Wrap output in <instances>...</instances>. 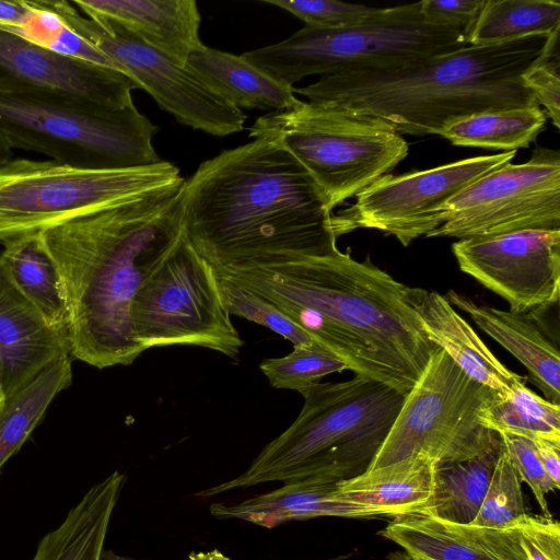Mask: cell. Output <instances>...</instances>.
<instances>
[{
  "label": "cell",
  "instance_id": "obj_1",
  "mask_svg": "<svg viewBox=\"0 0 560 560\" xmlns=\"http://www.w3.org/2000/svg\"><path fill=\"white\" fill-rule=\"evenodd\" d=\"M279 307L319 346L407 395L436 348L416 304L425 290L397 281L349 250L214 269Z\"/></svg>",
  "mask_w": 560,
  "mask_h": 560
},
{
  "label": "cell",
  "instance_id": "obj_2",
  "mask_svg": "<svg viewBox=\"0 0 560 560\" xmlns=\"http://www.w3.org/2000/svg\"><path fill=\"white\" fill-rule=\"evenodd\" d=\"M184 182L39 233L62 279L71 358L105 369L129 365L144 351L132 305L183 235Z\"/></svg>",
  "mask_w": 560,
  "mask_h": 560
},
{
  "label": "cell",
  "instance_id": "obj_3",
  "mask_svg": "<svg viewBox=\"0 0 560 560\" xmlns=\"http://www.w3.org/2000/svg\"><path fill=\"white\" fill-rule=\"evenodd\" d=\"M331 217L307 171L267 138L203 161L183 184V233L214 269L329 255Z\"/></svg>",
  "mask_w": 560,
  "mask_h": 560
},
{
  "label": "cell",
  "instance_id": "obj_4",
  "mask_svg": "<svg viewBox=\"0 0 560 560\" xmlns=\"http://www.w3.org/2000/svg\"><path fill=\"white\" fill-rule=\"evenodd\" d=\"M546 39L467 45L397 70L320 77L293 91L313 104L375 117L401 136L440 135L468 115L539 106L522 75Z\"/></svg>",
  "mask_w": 560,
  "mask_h": 560
},
{
  "label": "cell",
  "instance_id": "obj_5",
  "mask_svg": "<svg viewBox=\"0 0 560 560\" xmlns=\"http://www.w3.org/2000/svg\"><path fill=\"white\" fill-rule=\"evenodd\" d=\"M301 395L304 404L296 419L244 472L196 495L211 498L307 477L336 483L353 478L370 467L405 399L401 393L362 374L337 383L319 382Z\"/></svg>",
  "mask_w": 560,
  "mask_h": 560
},
{
  "label": "cell",
  "instance_id": "obj_6",
  "mask_svg": "<svg viewBox=\"0 0 560 560\" xmlns=\"http://www.w3.org/2000/svg\"><path fill=\"white\" fill-rule=\"evenodd\" d=\"M465 46L464 28L427 20L416 2L392 7L372 23L342 28L304 25L279 43L242 56L293 88L308 75L397 70Z\"/></svg>",
  "mask_w": 560,
  "mask_h": 560
},
{
  "label": "cell",
  "instance_id": "obj_7",
  "mask_svg": "<svg viewBox=\"0 0 560 560\" xmlns=\"http://www.w3.org/2000/svg\"><path fill=\"white\" fill-rule=\"evenodd\" d=\"M248 130L252 139L282 144L311 175L331 211L389 174L409 151L404 137L375 117L301 100L257 118Z\"/></svg>",
  "mask_w": 560,
  "mask_h": 560
},
{
  "label": "cell",
  "instance_id": "obj_8",
  "mask_svg": "<svg viewBox=\"0 0 560 560\" xmlns=\"http://www.w3.org/2000/svg\"><path fill=\"white\" fill-rule=\"evenodd\" d=\"M185 180L171 162L92 168L52 160L0 163V244Z\"/></svg>",
  "mask_w": 560,
  "mask_h": 560
},
{
  "label": "cell",
  "instance_id": "obj_9",
  "mask_svg": "<svg viewBox=\"0 0 560 560\" xmlns=\"http://www.w3.org/2000/svg\"><path fill=\"white\" fill-rule=\"evenodd\" d=\"M158 127L136 105L93 112L0 93V137L13 149L92 168H127L162 161Z\"/></svg>",
  "mask_w": 560,
  "mask_h": 560
},
{
  "label": "cell",
  "instance_id": "obj_10",
  "mask_svg": "<svg viewBox=\"0 0 560 560\" xmlns=\"http://www.w3.org/2000/svg\"><path fill=\"white\" fill-rule=\"evenodd\" d=\"M494 392L469 378L439 347L405 396L401 408L368 469L424 453L438 462L465 460L502 442L479 420ZM366 469V470H368Z\"/></svg>",
  "mask_w": 560,
  "mask_h": 560
},
{
  "label": "cell",
  "instance_id": "obj_11",
  "mask_svg": "<svg viewBox=\"0 0 560 560\" xmlns=\"http://www.w3.org/2000/svg\"><path fill=\"white\" fill-rule=\"evenodd\" d=\"M230 316L214 268L184 233L139 290L131 313L144 351L186 345L235 358L244 341Z\"/></svg>",
  "mask_w": 560,
  "mask_h": 560
},
{
  "label": "cell",
  "instance_id": "obj_12",
  "mask_svg": "<svg viewBox=\"0 0 560 560\" xmlns=\"http://www.w3.org/2000/svg\"><path fill=\"white\" fill-rule=\"evenodd\" d=\"M103 52L117 71L149 93L177 122L211 136L243 131L246 115L207 88L186 67L130 35L82 15L71 1L35 0Z\"/></svg>",
  "mask_w": 560,
  "mask_h": 560
},
{
  "label": "cell",
  "instance_id": "obj_13",
  "mask_svg": "<svg viewBox=\"0 0 560 560\" xmlns=\"http://www.w3.org/2000/svg\"><path fill=\"white\" fill-rule=\"evenodd\" d=\"M442 225L427 237L458 240L523 230H560V153L537 147L478 178L441 209Z\"/></svg>",
  "mask_w": 560,
  "mask_h": 560
},
{
  "label": "cell",
  "instance_id": "obj_14",
  "mask_svg": "<svg viewBox=\"0 0 560 560\" xmlns=\"http://www.w3.org/2000/svg\"><path fill=\"white\" fill-rule=\"evenodd\" d=\"M516 151L462 159L424 171L387 174L331 217L337 238L358 229H373L408 246L442 225V207L483 175L510 163Z\"/></svg>",
  "mask_w": 560,
  "mask_h": 560
},
{
  "label": "cell",
  "instance_id": "obj_15",
  "mask_svg": "<svg viewBox=\"0 0 560 560\" xmlns=\"http://www.w3.org/2000/svg\"><path fill=\"white\" fill-rule=\"evenodd\" d=\"M133 82L120 71L60 55L0 28V93L93 112L135 105Z\"/></svg>",
  "mask_w": 560,
  "mask_h": 560
},
{
  "label": "cell",
  "instance_id": "obj_16",
  "mask_svg": "<svg viewBox=\"0 0 560 560\" xmlns=\"http://www.w3.org/2000/svg\"><path fill=\"white\" fill-rule=\"evenodd\" d=\"M459 269L504 299L510 311L548 310L560 298V230H523L458 240Z\"/></svg>",
  "mask_w": 560,
  "mask_h": 560
},
{
  "label": "cell",
  "instance_id": "obj_17",
  "mask_svg": "<svg viewBox=\"0 0 560 560\" xmlns=\"http://www.w3.org/2000/svg\"><path fill=\"white\" fill-rule=\"evenodd\" d=\"M69 355L67 336L52 328L21 292L0 259V362L7 398L51 362Z\"/></svg>",
  "mask_w": 560,
  "mask_h": 560
},
{
  "label": "cell",
  "instance_id": "obj_18",
  "mask_svg": "<svg viewBox=\"0 0 560 560\" xmlns=\"http://www.w3.org/2000/svg\"><path fill=\"white\" fill-rule=\"evenodd\" d=\"M85 16L113 26L186 66L201 45L195 0H73Z\"/></svg>",
  "mask_w": 560,
  "mask_h": 560
},
{
  "label": "cell",
  "instance_id": "obj_19",
  "mask_svg": "<svg viewBox=\"0 0 560 560\" xmlns=\"http://www.w3.org/2000/svg\"><path fill=\"white\" fill-rule=\"evenodd\" d=\"M381 535L417 560H527L515 527L494 529L410 514L395 517Z\"/></svg>",
  "mask_w": 560,
  "mask_h": 560
},
{
  "label": "cell",
  "instance_id": "obj_20",
  "mask_svg": "<svg viewBox=\"0 0 560 560\" xmlns=\"http://www.w3.org/2000/svg\"><path fill=\"white\" fill-rule=\"evenodd\" d=\"M444 296L526 368L545 399L560 405L559 348L542 322L541 311H503L486 303H476L453 290Z\"/></svg>",
  "mask_w": 560,
  "mask_h": 560
},
{
  "label": "cell",
  "instance_id": "obj_21",
  "mask_svg": "<svg viewBox=\"0 0 560 560\" xmlns=\"http://www.w3.org/2000/svg\"><path fill=\"white\" fill-rule=\"evenodd\" d=\"M337 483L314 477L291 480L276 490L257 494L238 503H212L209 511L215 518H238L266 528L322 516L350 518L380 516L372 509L341 498L337 492Z\"/></svg>",
  "mask_w": 560,
  "mask_h": 560
},
{
  "label": "cell",
  "instance_id": "obj_22",
  "mask_svg": "<svg viewBox=\"0 0 560 560\" xmlns=\"http://www.w3.org/2000/svg\"><path fill=\"white\" fill-rule=\"evenodd\" d=\"M416 311L430 341L472 381L499 395L526 383L527 377L508 369L444 295L425 290Z\"/></svg>",
  "mask_w": 560,
  "mask_h": 560
},
{
  "label": "cell",
  "instance_id": "obj_23",
  "mask_svg": "<svg viewBox=\"0 0 560 560\" xmlns=\"http://www.w3.org/2000/svg\"><path fill=\"white\" fill-rule=\"evenodd\" d=\"M436 464L435 458L415 453L339 481L337 492L349 502L374 510L380 516L418 514L432 495Z\"/></svg>",
  "mask_w": 560,
  "mask_h": 560
},
{
  "label": "cell",
  "instance_id": "obj_24",
  "mask_svg": "<svg viewBox=\"0 0 560 560\" xmlns=\"http://www.w3.org/2000/svg\"><path fill=\"white\" fill-rule=\"evenodd\" d=\"M185 67L213 93L241 110L276 112L300 102L294 86L273 79L242 55L201 44L190 52Z\"/></svg>",
  "mask_w": 560,
  "mask_h": 560
},
{
  "label": "cell",
  "instance_id": "obj_25",
  "mask_svg": "<svg viewBox=\"0 0 560 560\" xmlns=\"http://www.w3.org/2000/svg\"><path fill=\"white\" fill-rule=\"evenodd\" d=\"M125 476L114 471L90 488L65 521L38 544L32 560H102Z\"/></svg>",
  "mask_w": 560,
  "mask_h": 560
},
{
  "label": "cell",
  "instance_id": "obj_26",
  "mask_svg": "<svg viewBox=\"0 0 560 560\" xmlns=\"http://www.w3.org/2000/svg\"><path fill=\"white\" fill-rule=\"evenodd\" d=\"M0 259L45 320L67 336L68 308L62 279L39 234L4 243Z\"/></svg>",
  "mask_w": 560,
  "mask_h": 560
},
{
  "label": "cell",
  "instance_id": "obj_27",
  "mask_svg": "<svg viewBox=\"0 0 560 560\" xmlns=\"http://www.w3.org/2000/svg\"><path fill=\"white\" fill-rule=\"evenodd\" d=\"M502 442L478 456L438 462L431 498L418 514L471 524L486 495Z\"/></svg>",
  "mask_w": 560,
  "mask_h": 560
},
{
  "label": "cell",
  "instance_id": "obj_28",
  "mask_svg": "<svg viewBox=\"0 0 560 560\" xmlns=\"http://www.w3.org/2000/svg\"><path fill=\"white\" fill-rule=\"evenodd\" d=\"M547 115L539 106L486 110L448 122L440 136L452 144L488 150L527 148L545 129Z\"/></svg>",
  "mask_w": 560,
  "mask_h": 560
},
{
  "label": "cell",
  "instance_id": "obj_29",
  "mask_svg": "<svg viewBox=\"0 0 560 560\" xmlns=\"http://www.w3.org/2000/svg\"><path fill=\"white\" fill-rule=\"evenodd\" d=\"M71 357L43 369L24 388L7 398L0 413V471L28 439L52 399L71 384Z\"/></svg>",
  "mask_w": 560,
  "mask_h": 560
},
{
  "label": "cell",
  "instance_id": "obj_30",
  "mask_svg": "<svg viewBox=\"0 0 560 560\" xmlns=\"http://www.w3.org/2000/svg\"><path fill=\"white\" fill-rule=\"evenodd\" d=\"M560 28V3L552 0H485L466 33L467 45L487 46Z\"/></svg>",
  "mask_w": 560,
  "mask_h": 560
},
{
  "label": "cell",
  "instance_id": "obj_31",
  "mask_svg": "<svg viewBox=\"0 0 560 560\" xmlns=\"http://www.w3.org/2000/svg\"><path fill=\"white\" fill-rule=\"evenodd\" d=\"M479 420L499 434L560 442V405L538 396L526 383L505 395L494 393L482 407Z\"/></svg>",
  "mask_w": 560,
  "mask_h": 560
},
{
  "label": "cell",
  "instance_id": "obj_32",
  "mask_svg": "<svg viewBox=\"0 0 560 560\" xmlns=\"http://www.w3.org/2000/svg\"><path fill=\"white\" fill-rule=\"evenodd\" d=\"M259 369L272 387L300 394L326 375L350 370L340 358L318 345L293 346L283 357L262 360Z\"/></svg>",
  "mask_w": 560,
  "mask_h": 560
},
{
  "label": "cell",
  "instance_id": "obj_33",
  "mask_svg": "<svg viewBox=\"0 0 560 560\" xmlns=\"http://www.w3.org/2000/svg\"><path fill=\"white\" fill-rule=\"evenodd\" d=\"M26 3L32 13L25 23L0 28L60 55L116 70L110 59L68 28L52 12L38 7L34 1Z\"/></svg>",
  "mask_w": 560,
  "mask_h": 560
},
{
  "label": "cell",
  "instance_id": "obj_34",
  "mask_svg": "<svg viewBox=\"0 0 560 560\" xmlns=\"http://www.w3.org/2000/svg\"><path fill=\"white\" fill-rule=\"evenodd\" d=\"M526 514L521 480L502 443L486 495L471 524L487 528L510 529L514 528Z\"/></svg>",
  "mask_w": 560,
  "mask_h": 560
},
{
  "label": "cell",
  "instance_id": "obj_35",
  "mask_svg": "<svg viewBox=\"0 0 560 560\" xmlns=\"http://www.w3.org/2000/svg\"><path fill=\"white\" fill-rule=\"evenodd\" d=\"M218 280L223 303L230 315L261 325L289 340L293 346L318 345L264 296L223 278L218 277Z\"/></svg>",
  "mask_w": 560,
  "mask_h": 560
},
{
  "label": "cell",
  "instance_id": "obj_36",
  "mask_svg": "<svg viewBox=\"0 0 560 560\" xmlns=\"http://www.w3.org/2000/svg\"><path fill=\"white\" fill-rule=\"evenodd\" d=\"M283 9L316 28H342L372 23L385 18L390 8H374L336 0H264Z\"/></svg>",
  "mask_w": 560,
  "mask_h": 560
},
{
  "label": "cell",
  "instance_id": "obj_37",
  "mask_svg": "<svg viewBox=\"0 0 560 560\" xmlns=\"http://www.w3.org/2000/svg\"><path fill=\"white\" fill-rule=\"evenodd\" d=\"M560 28L550 34L539 56L523 73L526 88L533 93L538 105L545 107L547 117L560 128Z\"/></svg>",
  "mask_w": 560,
  "mask_h": 560
},
{
  "label": "cell",
  "instance_id": "obj_38",
  "mask_svg": "<svg viewBox=\"0 0 560 560\" xmlns=\"http://www.w3.org/2000/svg\"><path fill=\"white\" fill-rule=\"evenodd\" d=\"M500 436L518 479L528 485L542 515L551 516L546 495L559 487L542 466L533 440L509 433H502Z\"/></svg>",
  "mask_w": 560,
  "mask_h": 560
},
{
  "label": "cell",
  "instance_id": "obj_39",
  "mask_svg": "<svg viewBox=\"0 0 560 560\" xmlns=\"http://www.w3.org/2000/svg\"><path fill=\"white\" fill-rule=\"evenodd\" d=\"M515 529L527 560H560V524L552 516H523Z\"/></svg>",
  "mask_w": 560,
  "mask_h": 560
},
{
  "label": "cell",
  "instance_id": "obj_40",
  "mask_svg": "<svg viewBox=\"0 0 560 560\" xmlns=\"http://www.w3.org/2000/svg\"><path fill=\"white\" fill-rule=\"evenodd\" d=\"M485 0H424L421 12L431 22L464 28L467 33Z\"/></svg>",
  "mask_w": 560,
  "mask_h": 560
},
{
  "label": "cell",
  "instance_id": "obj_41",
  "mask_svg": "<svg viewBox=\"0 0 560 560\" xmlns=\"http://www.w3.org/2000/svg\"><path fill=\"white\" fill-rule=\"evenodd\" d=\"M533 442L547 474L560 488V442L541 438Z\"/></svg>",
  "mask_w": 560,
  "mask_h": 560
},
{
  "label": "cell",
  "instance_id": "obj_42",
  "mask_svg": "<svg viewBox=\"0 0 560 560\" xmlns=\"http://www.w3.org/2000/svg\"><path fill=\"white\" fill-rule=\"evenodd\" d=\"M31 16L26 1L0 0V27H13L25 23Z\"/></svg>",
  "mask_w": 560,
  "mask_h": 560
},
{
  "label": "cell",
  "instance_id": "obj_43",
  "mask_svg": "<svg viewBox=\"0 0 560 560\" xmlns=\"http://www.w3.org/2000/svg\"><path fill=\"white\" fill-rule=\"evenodd\" d=\"M190 560H231L226 556H224L219 550L211 551H200V552H190ZM102 560H139L127 556H119L114 553L110 550L105 551L103 553Z\"/></svg>",
  "mask_w": 560,
  "mask_h": 560
},
{
  "label": "cell",
  "instance_id": "obj_44",
  "mask_svg": "<svg viewBox=\"0 0 560 560\" xmlns=\"http://www.w3.org/2000/svg\"><path fill=\"white\" fill-rule=\"evenodd\" d=\"M13 150L10 145L0 137V163L12 159Z\"/></svg>",
  "mask_w": 560,
  "mask_h": 560
},
{
  "label": "cell",
  "instance_id": "obj_45",
  "mask_svg": "<svg viewBox=\"0 0 560 560\" xmlns=\"http://www.w3.org/2000/svg\"><path fill=\"white\" fill-rule=\"evenodd\" d=\"M7 401V394H5V386H4V373L3 368L0 362V413L4 407V404Z\"/></svg>",
  "mask_w": 560,
  "mask_h": 560
},
{
  "label": "cell",
  "instance_id": "obj_46",
  "mask_svg": "<svg viewBox=\"0 0 560 560\" xmlns=\"http://www.w3.org/2000/svg\"><path fill=\"white\" fill-rule=\"evenodd\" d=\"M396 560H417V559L410 558L407 555H405V556H401L400 559H396Z\"/></svg>",
  "mask_w": 560,
  "mask_h": 560
}]
</instances>
